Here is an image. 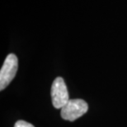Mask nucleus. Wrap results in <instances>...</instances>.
Segmentation results:
<instances>
[{"label":"nucleus","instance_id":"1","mask_svg":"<svg viewBox=\"0 0 127 127\" xmlns=\"http://www.w3.org/2000/svg\"><path fill=\"white\" fill-rule=\"evenodd\" d=\"M88 105L83 99H71L61 108V117L66 121H74L84 115Z\"/></svg>","mask_w":127,"mask_h":127},{"label":"nucleus","instance_id":"2","mask_svg":"<svg viewBox=\"0 0 127 127\" xmlns=\"http://www.w3.org/2000/svg\"><path fill=\"white\" fill-rule=\"evenodd\" d=\"M18 60L13 53L7 55L0 71V90H3L15 77L17 71Z\"/></svg>","mask_w":127,"mask_h":127},{"label":"nucleus","instance_id":"3","mask_svg":"<svg viewBox=\"0 0 127 127\" xmlns=\"http://www.w3.org/2000/svg\"><path fill=\"white\" fill-rule=\"evenodd\" d=\"M51 98L55 108H62L69 101L67 86L62 77H57L51 86Z\"/></svg>","mask_w":127,"mask_h":127},{"label":"nucleus","instance_id":"4","mask_svg":"<svg viewBox=\"0 0 127 127\" xmlns=\"http://www.w3.org/2000/svg\"><path fill=\"white\" fill-rule=\"evenodd\" d=\"M14 127H35L32 124L26 122L25 121H18L15 123Z\"/></svg>","mask_w":127,"mask_h":127}]
</instances>
